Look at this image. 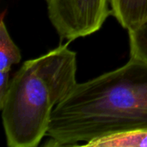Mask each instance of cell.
<instances>
[{"label": "cell", "mask_w": 147, "mask_h": 147, "mask_svg": "<svg viewBox=\"0 0 147 147\" xmlns=\"http://www.w3.org/2000/svg\"><path fill=\"white\" fill-rule=\"evenodd\" d=\"M48 18L69 42L98 31L112 14L110 0H46Z\"/></svg>", "instance_id": "3957f363"}, {"label": "cell", "mask_w": 147, "mask_h": 147, "mask_svg": "<svg viewBox=\"0 0 147 147\" xmlns=\"http://www.w3.org/2000/svg\"><path fill=\"white\" fill-rule=\"evenodd\" d=\"M82 146L147 147V129L135 130L108 135L92 140Z\"/></svg>", "instance_id": "5b68a950"}, {"label": "cell", "mask_w": 147, "mask_h": 147, "mask_svg": "<svg viewBox=\"0 0 147 147\" xmlns=\"http://www.w3.org/2000/svg\"><path fill=\"white\" fill-rule=\"evenodd\" d=\"M130 57L147 62V21L128 31Z\"/></svg>", "instance_id": "52a82bcc"}, {"label": "cell", "mask_w": 147, "mask_h": 147, "mask_svg": "<svg viewBox=\"0 0 147 147\" xmlns=\"http://www.w3.org/2000/svg\"><path fill=\"white\" fill-rule=\"evenodd\" d=\"M9 82V73H0V102L6 95Z\"/></svg>", "instance_id": "ba28073f"}, {"label": "cell", "mask_w": 147, "mask_h": 147, "mask_svg": "<svg viewBox=\"0 0 147 147\" xmlns=\"http://www.w3.org/2000/svg\"><path fill=\"white\" fill-rule=\"evenodd\" d=\"M110 8L111 15L127 32L147 21V0H110Z\"/></svg>", "instance_id": "277c9868"}, {"label": "cell", "mask_w": 147, "mask_h": 147, "mask_svg": "<svg viewBox=\"0 0 147 147\" xmlns=\"http://www.w3.org/2000/svg\"><path fill=\"white\" fill-rule=\"evenodd\" d=\"M147 129V62L122 66L78 83L54 109L45 146H83L98 138Z\"/></svg>", "instance_id": "6da1fadb"}, {"label": "cell", "mask_w": 147, "mask_h": 147, "mask_svg": "<svg viewBox=\"0 0 147 147\" xmlns=\"http://www.w3.org/2000/svg\"><path fill=\"white\" fill-rule=\"evenodd\" d=\"M77 53L68 43L25 61L0 102L9 147H35L46 137L54 109L78 84Z\"/></svg>", "instance_id": "7a4b0ae2"}, {"label": "cell", "mask_w": 147, "mask_h": 147, "mask_svg": "<svg viewBox=\"0 0 147 147\" xmlns=\"http://www.w3.org/2000/svg\"><path fill=\"white\" fill-rule=\"evenodd\" d=\"M21 59V50L12 40L3 15L0 21V73H9L11 66Z\"/></svg>", "instance_id": "8992f818"}]
</instances>
